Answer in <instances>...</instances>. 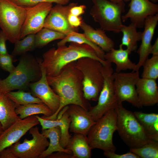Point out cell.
<instances>
[{"label":"cell","mask_w":158,"mask_h":158,"mask_svg":"<svg viewBox=\"0 0 158 158\" xmlns=\"http://www.w3.org/2000/svg\"><path fill=\"white\" fill-rule=\"evenodd\" d=\"M111 2L114 3H118L123 2L124 1L127 2L130 1V0H109Z\"/></svg>","instance_id":"obj_44"},{"label":"cell","mask_w":158,"mask_h":158,"mask_svg":"<svg viewBox=\"0 0 158 158\" xmlns=\"http://www.w3.org/2000/svg\"><path fill=\"white\" fill-rule=\"evenodd\" d=\"M137 28L131 23L128 25H123L120 32L123 34L121 43L120 45L126 47L130 54L135 51L137 48L138 42L141 40L142 32H138Z\"/></svg>","instance_id":"obj_27"},{"label":"cell","mask_w":158,"mask_h":158,"mask_svg":"<svg viewBox=\"0 0 158 158\" xmlns=\"http://www.w3.org/2000/svg\"><path fill=\"white\" fill-rule=\"evenodd\" d=\"M26 14L25 7L11 0H0V28L10 42L14 44L20 40V32Z\"/></svg>","instance_id":"obj_8"},{"label":"cell","mask_w":158,"mask_h":158,"mask_svg":"<svg viewBox=\"0 0 158 158\" xmlns=\"http://www.w3.org/2000/svg\"><path fill=\"white\" fill-rule=\"evenodd\" d=\"M158 22V13L147 17L144 23L142 32L141 44L137 51L139 60L134 71H139L150 54L151 42Z\"/></svg>","instance_id":"obj_18"},{"label":"cell","mask_w":158,"mask_h":158,"mask_svg":"<svg viewBox=\"0 0 158 158\" xmlns=\"http://www.w3.org/2000/svg\"><path fill=\"white\" fill-rule=\"evenodd\" d=\"M142 158L158 157V142L150 140L141 147L130 148V151Z\"/></svg>","instance_id":"obj_33"},{"label":"cell","mask_w":158,"mask_h":158,"mask_svg":"<svg viewBox=\"0 0 158 158\" xmlns=\"http://www.w3.org/2000/svg\"><path fill=\"white\" fill-rule=\"evenodd\" d=\"M129 8L122 16V22L129 19L137 28L144 27L146 18L158 12V5L149 0H130Z\"/></svg>","instance_id":"obj_16"},{"label":"cell","mask_w":158,"mask_h":158,"mask_svg":"<svg viewBox=\"0 0 158 158\" xmlns=\"http://www.w3.org/2000/svg\"><path fill=\"white\" fill-rule=\"evenodd\" d=\"M110 63L103 65L102 72L104 83L97 100V104L91 107L88 112L95 121L109 110L114 109L119 104L114 82V71Z\"/></svg>","instance_id":"obj_9"},{"label":"cell","mask_w":158,"mask_h":158,"mask_svg":"<svg viewBox=\"0 0 158 158\" xmlns=\"http://www.w3.org/2000/svg\"><path fill=\"white\" fill-rule=\"evenodd\" d=\"M8 39L3 32L0 30V54H5L7 53L6 42Z\"/></svg>","instance_id":"obj_39"},{"label":"cell","mask_w":158,"mask_h":158,"mask_svg":"<svg viewBox=\"0 0 158 158\" xmlns=\"http://www.w3.org/2000/svg\"><path fill=\"white\" fill-rule=\"evenodd\" d=\"M93 6L90 14L94 20L104 31L118 33L122 24V14L125 11L124 2L114 3L109 0H91Z\"/></svg>","instance_id":"obj_6"},{"label":"cell","mask_w":158,"mask_h":158,"mask_svg":"<svg viewBox=\"0 0 158 158\" xmlns=\"http://www.w3.org/2000/svg\"><path fill=\"white\" fill-rule=\"evenodd\" d=\"M142 66V78L156 80L158 78V55L148 58Z\"/></svg>","instance_id":"obj_34"},{"label":"cell","mask_w":158,"mask_h":158,"mask_svg":"<svg viewBox=\"0 0 158 158\" xmlns=\"http://www.w3.org/2000/svg\"><path fill=\"white\" fill-rule=\"evenodd\" d=\"M116 122L117 114L114 109L109 110L96 121L87 135L92 149L115 152L113 138L117 130Z\"/></svg>","instance_id":"obj_5"},{"label":"cell","mask_w":158,"mask_h":158,"mask_svg":"<svg viewBox=\"0 0 158 158\" xmlns=\"http://www.w3.org/2000/svg\"><path fill=\"white\" fill-rule=\"evenodd\" d=\"M0 158H16L9 147L3 150L0 152Z\"/></svg>","instance_id":"obj_42"},{"label":"cell","mask_w":158,"mask_h":158,"mask_svg":"<svg viewBox=\"0 0 158 158\" xmlns=\"http://www.w3.org/2000/svg\"><path fill=\"white\" fill-rule=\"evenodd\" d=\"M49 140L48 146L40 155L39 158H47L52 153L64 152L72 154L70 150L62 147L60 144L61 131L59 126L42 130L41 133Z\"/></svg>","instance_id":"obj_26"},{"label":"cell","mask_w":158,"mask_h":158,"mask_svg":"<svg viewBox=\"0 0 158 158\" xmlns=\"http://www.w3.org/2000/svg\"><path fill=\"white\" fill-rule=\"evenodd\" d=\"M130 54L127 49H124L123 46L119 45L118 49H115L114 48L105 53L104 59L108 62L115 64L116 72H120L127 70L134 71L136 64L130 59Z\"/></svg>","instance_id":"obj_21"},{"label":"cell","mask_w":158,"mask_h":158,"mask_svg":"<svg viewBox=\"0 0 158 158\" xmlns=\"http://www.w3.org/2000/svg\"><path fill=\"white\" fill-rule=\"evenodd\" d=\"M86 6L84 5H78L72 7L70 10V13L78 16H79L84 13Z\"/></svg>","instance_id":"obj_40"},{"label":"cell","mask_w":158,"mask_h":158,"mask_svg":"<svg viewBox=\"0 0 158 158\" xmlns=\"http://www.w3.org/2000/svg\"><path fill=\"white\" fill-rule=\"evenodd\" d=\"M114 109L117 114V131L130 148L142 146L150 140L133 112L119 103Z\"/></svg>","instance_id":"obj_4"},{"label":"cell","mask_w":158,"mask_h":158,"mask_svg":"<svg viewBox=\"0 0 158 158\" xmlns=\"http://www.w3.org/2000/svg\"><path fill=\"white\" fill-rule=\"evenodd\" d=\"M15 111L21 119L39 114H43L46 117L53 114L51 110L43 103L19 105L16 107Z\"/></svg>","instance_id":"obj_28"},{"label":"cell","mask_w":158,"mask_h":158,"mask_svg":"<svg viewBox=\"0 0 158 158\" xmlns=\"http://www.w3.org/2000/svg\"><path fill=\"white\" fill-rule=\"evenodd\" d=\"M104 155L108 158H140L138 156L130 151L122 154H116L114 152L104 151Z\"/></svg>","instance_id":"obj_37"},{"label":"cell","mask_w":158,"mask_h":158,"mask_svg":"<svg viewBox=\"0 0 158 158\" xmlns=\"http://www.w3.org/2000/svg\"><path fill=\"white\" fill-rule=\"evenodd\" d=\"M52 7V3L42 2L33 6L25 7L26 14L20 39L29 34H36L43 28L45 19Z\"/></svg>","instance_id":"obj_12"},{"label":"cell","mask_w":158,"mask_h":158,"mask_svg":"<svg viewBox=\"0 0 158 158\" xmlns=\"http://www.w3.org/2000/svg\"><path fill=\"white\" fill-rule=\"evenodd\" d=\"M48 158H73L72 154L64 152H57L49 155Z\"/></svg>","instance_id":"obj_41"},{"label":"cell","mask_w":158,"mask_h":158,"mask_svg":"<svg viewBox=\"0 0 158 158\" xmlns=\"http://www.w3.org/2000/svg\"><path fill=\"white\" fill-rule=\"evenodd\" d=\"M80 27L84 32L85 36L105 52L114 48V42L106 35L104 30L101 28L95 29L83 20Z\"/></svg>","instance_id":"obj_22"},{"label":"cell","mask_w":158,"mask_h":158,"mask_svg":"<svg viewBox=\"0 0 158 158\" xmlns=\"http://www.w3.org/2000/svg\"><path fill=\"white\" fill-rule=\"evenodd\" d=\"M136 90L140 104L142 107L152 106L158 102V86L156 80L140 78Z\"/></svg>","instance_id":"obj_20"},{"label":"cell","mask_w":158,"mask_h":158,"mask_svg":"<svg viewBox=\"0 0 158 158\" xmlns=\"http://www.w3.org/2000/svg\"><path fill=\"white\" fill-rule=\"evenodd\" d=\"M149 0L155 3H156L158 1V0Z\"/></svg>","instance_id":"obj_46"},{"label":"cell","mask_w":158,"mask_h":158,"mask_svg":"<svg viewBox=\"0 0 158 158\" xmlns=\"http://www.w3.org/2000/svg\"><path fill=\"white\" fill-rule=\"evenodd\" d=\"M14 56L8 53L0 54V67L9 73L13 71L15 68L13 63Z\"/></svg>","instance_id":"obj_36"},{"label":"cell","mask_w":158,"mask_h":158,"mask_svg":"<svg viewBox=\"0 0 158 158\" xmlns=\"http://www.w3.org/2000/svg\"><path fill=\"white\" fill-rule=\"evenodd\" d=\"M77 5V3H72L66 6L56 4L52 7L45 19L44 27L61 32L66 35L72 32H78V28L72 27L68 20L70 9Z\"/></svg>","instance_id":"obj_14"},{"label":"cell","mask_w":158,"mask_h":158,"mask_svg":"<svg viewBox=\"0 0 158 158\" xmlns=\"http://www.w3.org/2000/svg\"><path fill=\"white\" fill-rule=\"evenodd\" d=\"M17 105L0 90V122L4 130L20 119L15 111Z\"/></svg>","instance_id":"obj_23"},{"label":"cell","mask_w":158,"mask_h":158,"mask_svg":"<svg viewBox=\"0 0 158 158\" xmlns=\"http://www.w3.org/2000/svg\"><path fill=\"white\" fill-rule=\"evenodd\" d=\"M68 42H74L79 44H85L91 47L95 51L98 56L105 60V52L99 46L89 40L84 33L72 32L67 35L57 43V47L66 45Z\"/></svg>","instance_id":"obj_29"},{"label":"cell","mask_w":158,"mask_h":158,"mask_svg":"<svg viewBox=\"0 0 158 158\" xmlns=\"http://www.w3.org/2000/svg\"><path fill=\"white\" fill-rule=\"evenodd\" d=\"M114 85L118 103L126 101L138 108L140 104L136 90V84L140 78L139 71L113 73Z\"/></svg>","instance_id":"obj_10"},{"label":"cell","mask_w":158,"mask_h":158,"mask_svg":"<svg viewBox=\"0 0 158 158\" xmlns=\"http://www.w3.org/2000/svg\"><path fill=\"white\" fill-rule=\"evenodd\" d=\"M42 64L47 76L58 75L64 67L73 62L83 57H89L101 62L103 65L108 62L102 59L95 50L89 45L70 42L66 45L52 48L43 54Z\"/></svg>","instance_id":"obj_2"},{"label":"cell","mask_w":158,"mask_h":158,"mask_svg":"<svg viewBox=\"0 0 158 158\" xmlns=\"http://www.w3.org/2000/svg\"><path fill=\"white\" fill-rule=\"evenodd\" d=\"M66 148L72 153L73 158H90L92 150L87 135L74 133Z\"/></svg>","instance_id":"obj_24"},{"label":"cell","mask_w":158,"mask_h":158,"mask_svg":"<svg viewBox=\"0 0 158 158\" xmlns=\"http://www.w3.org/2000/svg\"><path fill=\"white\" fill-rule=\"evenodd\" d=\"M37 59L41 70V77L38 80L30 83L29 86L32 94L39 98L51 110L53 114L59 108L60 98L48 83L45 71L42 64V59Z\"/></svg>","instance_id":"obj_13"},{"label":"cell","mask_w":158,"mask_h":158,"mask_svg":"<svg viewBox=\"0 0 158 158\" xmlns=\"http://www.w3.org/2000/svg\"><path fill=\"white\" fill-rule=\"evenodd\" d=\"M42 72L37 59L25 53L22 55L17 66L6 78L0 79V90L7 93L25 89L41 77Z\"/></svg>","instance_id":"obj_3"},{"label":"cell","mask_w":158,"mask_h":158,"mask_svg":"<svg viewBox=\"0 0 158 158\" xmlns=\"http://www.w3.org/2000/svg\"><path fill=\"white\" fill-rule=\"evenodd\" d=\"M68 106L60 111L56 119H46L35 115L42 126V130L57 126L59 127L61 133L60 144L62 147L65 148L71 137L69 133L71 119L66 111Z\"/></svg>","instance_id":"obj_19"},{"label":"cell","mask_w":158,"mask_h":158,"mask_svg":"<svg viewBox=\"0 0 158 158\" xmlns=\"http://www.w3.org/2000/svg\"><path fill=\"white\" fill-rule=\"evenodd\" d=\"M3 131L1 123L0 122V134Z\"/></svg>","instance_id":"obj_45"},{"label":"cell","mask_w":158,"mask_h":158,"mask_svg":"<svg viewBox=\"0 0 158 158\" xmlns=\"http://www.w3.org/2000/svg\"><path fill=\"white\" fill-rule=\"evenodd\" d=\"M14 47L11 54L14 56L22 55L33 50L35 47V34L26 36L14 43Z\"/></svg>","instance_id":"obj_32"},{"label":"cell","mask_w":158,"mask_h":158,"mask_svg":"<svg viewBox=\"0 0 158 158\" xmlns=\"http://www.w3.org/2000/svg\"><path fill=\"white\" fill-rule=\"evenodd\" d=\"M66 35L61 32L43 28L35 34V47L42 48L55 40L63 39Z\"/></svg>","instance_id":"obj_30"},{"label":"cell","mask_w":158,"mask_h":158,"mask_svg":"<svg viewBox=\"0 0 158 158\" xmlns=\"http://www.w3.org/2000/svg\"><path fill=\"white\" fill-rule=\"evenodd\" d=\"M39 122L35 115L20 119L4 130L0 134V152L17 142Z\"/></svg>","instance_id":"obj_15"},{"label":"cell","mask_w":158,"mask_h":158,"mask_svg":"<svg viewBox=\"0 0 158 158\" xmlns=\"http://www.w3.org/2000/svg\"><path fill=\"white\" fill-rule=\"evenodd\" d=\"M8 97L17 106L32 103H42L38 98L34 96L30 92L22 90L17 91H10L6 93Z\"/></svg>","instance_id":"obj_31"},{"label":"cell","mask_w":158,"mask_h":158,"mask_svg":"<svg viewBox=\"0 0 158 158\" xmlns=\"http://www.w3.org/2000/svg\"><path fill=\"white\" fill-rule=\"evenodd\" d=\"M71 118L69 131L87 135L95 121L87 111L77 105L71 104L66 110Z\"/></svg>","instance_id":"obj_17"},{"label":"cell","mask_w":158,"mask_h":158,"mask_svg":"<svg viewBox=\"0 0 158 158\" xmlns=\"http://www.w3.org/2000/svg\"><path fill=\"white\" fill-rule=\"evenodd\" d=\"M68 20L71 25L75 28L80 27L83 21L81 16H74L70 13L68 16Z\"/></svg>","instance_id":"obj_38"},{"label":"cell","mask_w":158,"mask_h":158,"mask_svg":"<svg viewBox=\"0 0 158 158\" xmlns=\"http://www.w3.org/2000/svg\"><path fill=\"white\" fill-rule=\"evenodd\" d=\"M76 65L82 75L85 98L88 101H97L104 83L102 64L96 59L83 57L76 61Z\"/></svg>","instance_id":"obj_7"},{"label":"cell","mask_w":158,"mask_h":158,"mask_svg":"<svg viewBox=\"0 0 158 158\" xmlns=\"http://www.w3.org/2000/svg\"><path fill=\"white\" fill-rule=\"evenodd\" d=\"M148 138L158 141V114L139 111L133 112Z\"/></svg>","instance_id":"obj_25"},{"label":"cell","mask_w":158,"mask_h":158,"mask_svg":"<svg viewBox=\"0 0 158 158\" xmlns=\"http://www.w3.org/2000/svg\"><path fill=\"white\" fill-rule=\"evenodd\" d=\"M150 54L152 56L158 55V38L156 40L154 43L152 45L150 50Z\"/></svg>","instance_id":"obj_43"},{"label":"cell","mask_w":158,"mask_h":158,"mask_svg":"<svg viewBox=\"0 0 158 158\" xmlns=\"http://www.w3.org/2000/svg\"><path fill=\"white\" fill-rule=\"evenodd\" d=\"M76 62L65 66L56 75L47 76L49 84L60 97V103L56 113L49 116H43V118L56 119L60 111L71 104L78 105L87 111L89 110L90 104L84 96L82 75L77 68Z\"/></svg>","instance_id":"obj_1"},{"label":"cell","mask_w":158,"mask_h":158,"mask_svg":"<svg viewBox=\"0 0 158 158\" xmlns=\"http://www.w3.org/2000/svg\"><path fill=\"white\" fill-rule=\"evenodd\" d=\"M29 131L31 139L25 138L23 142L18 141L9 147L16 158H39L48 146L49 142L38 127H33Z\"/></svg>","instance_id":"obj_11"},{"label":"cell","mask_w":158,"mask_h":158,"mask_svg":"<svg viewBox=\"0 0 158 158\" xmlns=\"http://www.w3.org/2000/svg\"><path fill=\"white\" fill-rule=\"evenodd\" d=\"M70 0H11L16 4L24 7H32L42 2L55 3L57 4L66 5Z\"/></svg>","instance_id":"obj_35"}]
</instances>
